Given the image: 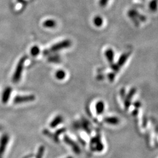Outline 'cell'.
Wrapping results in <instances>:
<instances>
[{
  "label": "cell",
  "mask_w": 158,
  "mask_h": 158,
  "mask_svg": "<svg viewBox=\"0 0 158 158\" xmlns=\"http://www.w3.org/2000/svg\"><path fill=\"white\" fill-rule=\"evenodd\" d=\"M26 59H27V57H23L20 59L19 62L18 63L17 68H16L15 71V73L14 74V76H13V77H12L13 82L17 83L20 80V79L21 78L23 69V65H24V63L25 62Z\"/></svg>",
  "instance_id": "6da1fadb"
},
{
  "label": "cell",
  "mask_w": 158,
  "mask_h": 158,
  "mask_svg": "<svg viewBox=\"0 0 158 158\" xmlns=\"http://www.w3.org/2000/svg\"><path fill=\"white\" fill-rule=\"evenodd\" d=\"M90 146L93 151L101 152L103 150L104 146L101 141V136L99 133H97L96 136L91 139Z\"/></svg>",
  "instance_id": "7a4b0ae2"
},
{
  "label": "cell",
  "mask_w": 158,
  "mask_h": 158,
  "mask_svg": "<svg viewBox=\"0 0 158 158\" xmlns=\"http://www.w3.org/2000/svg\"><path fill=\"white\" fill-rule=\"evenodd\" d=\"M71 42L69 40H64L59 43L54 45L51 48V52H55L57 51H60L62 49H64L66 48H69L71 46Z\"/></svg>",
  "instance_id": "3957f363"
},
{
  "label": "cell",
  "mask_w": 158,
  "mask_h": 158,
  "mask_svg": "<svg viewBox=\"0 0 158 158\" xmlns=\"http://www.w3.org/2000/svg\"><path fill=\"white\" fill-rule=\"evenodd\" d=\"M35 100V97L34 95L28 96H18L14 99L15 104H21L23 102H33Z\"/></svg>",
  "instance_id": "277c9868"
},
{
  "label": "cell",
  "mask_w": 158,
  "mask_h": 158,
  "mask_svg": "<svg viewBox=\"0 0 158 158\" xmlns=\"http://www.w3.org/2000/svg\"><path fill=\"white\" fill-rule=\"evenodd\" d=\"M64 141L66 143H67L72 148L73 151L76 153H77V154L80 153L81 151H80V149L79 146L72 139H71L68 136H65L64 137Z\"/></svg>",
  "instance_id": "5b68a950"
},
{
  "label": "cell",
  "mask_w": 158,
  "mask_h": 158,
  "mask_svg": "<svg viewBox=\"0 0 158 158\" xmlns=\"http://www.w3.org/2000/svg\"><path fill=\"white\" fill-rule=\"evenodd\" d=\"M8 141H9V136L8 135H4L2 136L0 141V158H2V154L5 152Z\"/></svg>",
  "instance_id": "8992f818"
},
{
  "label": "cell",
  "mask_w": 158,
  "mask_h": 158,
  "mask_svg": "<svg viewBox=\"0 0 158 158\" xmlns=\"http://www.w3.org/2000/svg\"><path fill=\"white\" fill-rule=\"evenodd\" d=\"M12 92V88L10 87H6V89L4 91L2 96V102L4 104H6L10 99Z\"/></svg>",
  "instance_id": "52a82bcc"
},
{
  "label": "cell",
  "mask_w": 158,
  "mask_h": 158,
  "mask_svg": "<svg viewBox=\"0 0 158 158\" xmlns=\"http://www.w3.org/2000/svg\"><path fill=\"white\" fill-rule=\"evenodd\" d=\"M62 117L60 115H58V116H56L55 119L51 122L50 126L52 128H55V127H56L57 125H59L60 123H62Z\"/></svg>",
  "instance_id": "ba28073f"
},
{
  "label": "cell",
  "mask_w": 158,
  "mask_h": 158,
  "mask_svg": "<svg viewBox=\"0 0 158 158\" xmlns=\"http://www.w3.org/2000/svg\"><path fill=\"white\" fill-rule=\"evenodd\" d=\"M104 107H105V106H104V104L103 102L102 101L97 102V103L96 104V110L97 114L98 115H100L102 114V113L104 112Z\"/></svg>",
  "instance_id": "9c48e42d"
},
{
  "label": "cell",
  "mask_w": 158,
  "mask_h": 158,
  "mask_svg": "<svg viewBox=\"0 0 158 158\" xmlns=\"http://www.w3.org/2000/svg\"><path fill=\"white\" fill-rule=\"evenodd\" d=\"M105 55H106V58L107 59L108 62L112 64L113 62V60H114V53L113 50L111 49H107L105 52Z\"/></svg>",
  "instance_id": "30bf717a"
},
{
  "label": "cell",
  "mask_w": 158,
  "mask_h": 158,
  "mask_svg": "<svg viewBox=\"0 0 158 158\" xmlns=\"http://www.w3.org/2000/svg\"><path fill=\"white\" fill-rule=\"evenodd\" d=\"M44 27L45 28H52L56 27V23L55 20L53 19H48L46 20L43 23Z\"/></svg>",
  "instance_id": "8fae6325"
},
{
  "label": "cell",
  "mask_w": 158,
  "mask_h": 158,
  "mask_svg": "<svg viewBox=\"0 0 158 158\" xmlns=\"http://www.w3.org/2000/svg\"><path fill=\"white\" fill-rule=\"evenodd\" d=\"M104 121L109 124L116 125L118 124L119 119L116 117H106L104 118Z\"/></svg>",
  "instance_id": "7c38bea8"
},
{
  "label": "cell",
  "mask_w": 158,
  "mask_h": 158,
  "mask_svg": "<svg viewBox=\"0 0 158 158\" xmlns=\"http://www.w3.org/2000/svg\"><path fill=\"white\" fill-rule=\"evenodd\" d=\"M128 56H129V55L127 54V53H125L124 55H123L121 56L120 57V58H119V59L118 64H117V65L118 67L121 66L122 65H123L125 63V62H126L127 59H128Z\"/></svg>",
  "instance_id": "4fadbf2b"
},
{
  "label": "cell",
  "mask_w": 158,
  "mask_h": 158,
  "mask_svg": "<svg viewBox=\"0 0 158 158\" xmlns=\"http://www.w3.org/2000/svg\"><path fill=\"white\" fill-rule=\"evenodd\" d=\"M93 23L97 27H101L103 23V19L100 16H96L93 19Z\"/></svg>",
  "instance_id": "5bb4252c"
},
{
  "label": "cell",
  "mask_w": 158,
  "mask_h": 158,
  "mask_svg": "<svg viewBox=\"0 0 158 158\" xmlns=\"http://www.w3.org/2000/svg\"><path fill=\"white\" fill-rule=\"evenodd\" d=\"M55 76H56V79L59 80H62L63 79H64V77H66V73L63 70H59L56 72Z\"/></svg>",
  "instance_id": "9a60e30c"
},
{
  "label": "cell",
  "mask_w": 158,
  "mask_h": 158,
  "mask_svg": "<svg viewBox=\"0 0 158 158\" xmlns=\"http://www.w3.org/2000/svg\"><path fill=\"white\" fill-rule=\"evenodd\" d=\"M40 53V48L37 46H34L31 49V53L33 56H36Z\"/></svg>",
  "instance_id": "2e32d148"
},
{
  "label": "cell",
  "mask_w": 158,
  "mask_h": 158,
  "mask_svg": "<svg viewBox=\"0 0 158 158\" xmlns=\"http://www.w3.org/2000/svg\"><path fill=\"white\" fill-rule=\"evenodd\" d=\"M44 152H45V147L44 146H40L38 149L36 158H42L44 154Z\"/></svg>",
  "instance_id": "e0dca14e"
},
{
  "label": "cell",
  "mask_w": 158,
  "mask_h": 158,
  "mask_svg": "<svg viewBox=\"0 0 158 158\" xmlns=\"http://www.w3.org/2000/svg\"><path fill=\"white\" fill-rule=\"evenodd\" d=\"M109 0H100L99 1V5L102 7H104L107 6L108 2Z\"/></svg>",
  "instance_id": "ac0fdd59"
},
{
  "label": "cell",
  "mask_w": 158,
  "mask_h": 158,
  "mask_svg": "<svg viewBox=\"0 0 158 158\" xmlns=\"http://www.w3.org/2000/svg\"><path fill=\"white\" fill-rule=\"evenodd\" d=\"M60 60L59 57L57 56H53L51 57L50 58V61L52 62H58Z\"/></svg>",
  "instance_id": "d6986e66"
},
{
  "label": "cell",
  "mask_w": 158,
  "mask_h": 158,
  "mask_svg": "<svg viewBox=\"0 0 158 158\" xmlns=\"http://www.w3.org/2000/svg\"><path fill=\"white\" fill-rule=\"evenodd\" d=\"M108 78L111 80V81H113V80L114 79V74L113 73H110L108 74Z\"/></svg>",
  "instance_id": "ffe728a7"
},
{
  "label": "cell",
  "mask_w": 158,
  "mask_h": 158,
  "mask_svg": "<svg viewBox=\"0 0 158 158\" xmlns=\"http://www.w3.org/2000/svg\"><path fill=\"white\" fill-rule=\"evenodd\" d=\"M70 158V157H69V158Z\"/></svg>",
  "instance_id": "44dd1931"
}]
</instances>
